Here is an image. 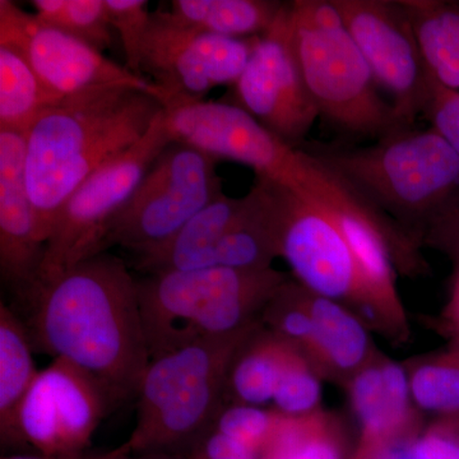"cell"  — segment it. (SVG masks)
<instances>
[{
  "label": "cell",
  "mask_w": 459,
  "mask_h": 459,
  "mask_svg": "<svg viewBox=\"0 0 459 459\" xmlns=\"http://www.w3.org/2000/svg\"><path fill=\"white\" fill-rule=\"evenodd\" d=\"M33 350L92 377L114 409L137 400L151 355L137 279L108 253L42 280L22 301Z\"/></svg>",
  "instance_id": "6da1fadb"
},
{
  "label": "cell",
  "mask_w": 459,
  "mask_h": 459,
  "mask_svg": "<svg viewBox=\"0 0 459 459\" xmlns=\"http://www.w3.org/2000/svg\"><path fill=\"white\" fill-rule=\"evenodd\" d=\"M164 108L143 91L108 87L65 99L33 122L26 132V186L45 244L66 199L140 142Z\"/></svg>",
  "instance_id": "7a4b0ae2"
},
{
  "label": "cell",
  "mask_w": 459,
  "mask_h": 459,
  "mask_svg": "<svg viewBox=\"0 0 459 459\" xmlns=\"http://www.w3.org/2000/svg\"><path fill=\"white\" fill-rule=\"evenodd\" d=\"M309 152L389 221L424 234L459 195V156L433 128L401 129L370 146Z\"/></svg>",
  "instance_id": "3957f363"
},
{
  "label": "cell",
  "mask_w": 459,
  "mask_h": 459,
  "mask_svg": "<svg viewBox=\"0 0 459 459\" xmlns=\"http://www.w3.org/2000/svg\"><path fill=\"white\" fill-rule=\"evenodd\" d=\"M286 23L319 117L352 137L382 140L402 126L332 0L286 3Z\"/></svg>",
  "instance_id": "277c9868"
},
{
  "label": "cell",
  "mask_w": 459,
  "mask_h": 459,
  "mask_svg": "<svg viewBox=\"0 0 459 459\" xmlns=\"http://www.w3.org/2000/svg\"><path fill=\"white\" fill-rule=\"evenodd\" d=\"M286 281L273 268L210 267L142 276L138 300L151 359L258 325L255 314L264 310Z\"/></svg>",
  "instance_id": "5b68a950"
},
{
  "label": "cell",
  "mask_w": 459,
  "mask_h": 459,
  "mask_svg": "<svg viewBox=\"0 0 459 459\" xmlns=\"http://www.w3.org/2000/svg\"><path fill=\"white\" fill-rule=\"evenodd\" d=\"M204 338L151 359L137 395V421L120 448L132 455L186 451L223 406L226 373L235 350L256 327Z\"/></svg>",
  "instance_id": "8992f818"
},
{
  "label": "cell",
  "mask_w": 459,
  "mask_h": 459,
  "mask_svg": "<svg viewBox=\"0 0 459 459\" xmlns=\"http://www.w3.org/2000/svg\"><path fill=\"white\" fill-rule=\"evenodd\" d=\"M216 160L172 142L108 225L104 250L122 247L132 255L161 246L222 195Z\"/></svg>",
  "instance_id": "52a82bcc"
},
{
  "label": "cell",
  "mask_w": 459,
  "mask_h": 459,
  "mask_svg": "<svg viewBox=\"0 0 459 459\" xmlns=\"http://www.w3.org/2000/svg\"><path fill=\"white\" fill-rule=\"evenodd\" d=\"M171 143L164 108L140 142L74 190L63 204L48 238L38 283L105 252L108 225L157 157Z\"/></svg>",
  "instance_id": "ba28073f"
},
{
  "label": "cell",
  "mask_w": 459,
  "mask_h": 459,
  "mask_svg": "<svg viewBox=\"0 0 459 459\" xmlns=\"http://www.w3.org/2000/svg\"><path fill=\"white\" fill-rule=\"evenodd\" d=\"M256 38L193 31L156 12L142 50L141 74L160 90L165 108L204 101L211 90L237 82Z\"/></svg>",
  "instance_id": "9c48e42d"
},
{
  "label": "cell",
  "mask_w": 459,
  "mask_h": 459,
  "mask_svg": "<svg viewBox=\"0 0 459 459\" xmlns=\"http://www.w3.org/2000/svg\"><path fill=\"white\" fill-rule=\"evenodd\" d=\"M344 26L389 96L397 119L412 128L427 104L430 74L402 0H332Z\"/></svg>",
  "instance_id": "30bf717a"
},
{
  "label": "cell",
  "mask_w": 459,
  "mask_h": 459,
  "mask_svg": "<svg viewBox=\"0 0 459 459\" xmlns=\"http://www.w3.org/2000/svg\"><path fill=\"white\" fill-rule=\"evenodd\" d=\"M0 45L21 53L56 98L126 86L162 102L161 92L147 78L133 74L86 42L41 22L11 0H0Z\"/></svg>",
  "instance_id": "8fae6325"
},
{
  "label": "cell",
  "mask_w": 459,
  "mask_h": 459,
  "mask_svg": "<svg viewBox=\"0 0 459 459\" xmlns=\"http://www.w3.org/2000/svg\"><path fill=\"white\" fill-rule=\"evenodd\" d=\"M115 410L98 383L63 359L39 371L21 406L23 448L45 457L83 455L100 422Z\"/></svg>",
  "instance_id": "7c38bea8"
},
{
  "label": "cell",
  "mask_w": 459,
  "mask_h": 459,
  "mask_svg": "<svg viewBox=\"0 0 459 459\" xmlns=\"http://www.w3.org/2000/svg\"><path fill=\"white\" fill-rule=\"evenodd\" d=\"M279 253L307 291L334 301L352 300L371 312L364 277L336 214L281 186Z\"/></svg>",
  "instance_id": "4fadbf2b"
},
{
  "label": "cell",
  "mask_w": 459,
  "mask_h": 459,
  "mask_svg": "<svg viewBox=\"0 0 459 459\" xmlns=\"http://www.w3.org/2000/svg\"><path fill=\"white\" fill-rule=\"evenodd\" d=\"M228 102V101H226ZM291 147L301 144L319 117L286 23V3L270 31L256 38L249 62L232 84V102Z\"/></svg>",
  "instance_id": "5bb4252c"
},
{
  "label": "cell",
  "mask_w": 459,
  "mask_h": 459,
  "mask_svg": "<svg viewBox=\"0 0 459 459\" xmlns=\"http://www.w3.org/2000/svg\"><path fill=\"white\" fill-rule=\"evenodd\" d=\"M26 133L0 128V276L21 301L39 281L45 241L26 186Z\"/></svg>",
  "instance_id": "9a60e30c"
},
{
  "label": "cell",
  "mask_w": 459,
  "mask_h": 459,
  "mask_svg": "<svg viewBox=\"0 0 459 459\" xmlns=\"http://www.w3.org/2000/svg\"><path fill=\"white\" fill-rule=\"evenodd\" d=\"M353 412L361 427L355 459H373L397 448L413 424L410 377L394 362L367 364L350 385Z\"/></svg>",
  "instance_id": "2e32d148"
},
{
  "label": "cell",
  "mask_w": 459,
  "mask_h": 459,
  "mask_svg": "<svg viewBox=\"0 0 459 459\" xmlns=\"http://www.w3.org/2000/svg\"><path fill=\"white\" fill-rule=\"evenodd\" d=\"M243 204L222 193L161 246L133 255V267L143 276L216 267L217 247Z\"/></svg>",
  "instance_id": "e0dca14e"
},
{
  "label": "cell",
  "mask_w": 459,
  "mask_h": 459,
  "mask_svg": "<svg viewBox=\"0 0 459 459\" xmlns=\"http://www.w3.org/2000/svg\"><path fill=\"white\" fill-rule=\"evenodd\" d=\"M294 344L256 325L230 360L223 401L264 407L273 400Z\"/></svg>",
  "instance_id": "ac0fdd59"
},
{
  "label": "cell",
  "mask_w": 459,
  "mask_h": 459,
  "mask_svg": "<svg viewBox=\"0 0 459 459\" xmlns=\"http://www.w3.org/2000/svg\"><path fill=\"white\" fill-rule=\"evenodd\" d=\"M26 323L4 301L0 303V440L23 448L18 419L27 392L38 377Z\"/></svg>",
  "instance_id": "d6986e66"
},
{
  "label": "cell",
  "mask_w": 459,
  "mask_h": 459,
  "mask_svg": "<svg viewBox=\"0 0 459 459\" xmlns=\"http://www.w3.org/2000/svg\"><path fill=\"white\" fill-rule=\"evenodd\" d=\"M307 304L314 327L307 355L331 373H358L370 351L369 336L360 320L337 301L307 290Z\"/></svg>",
  "instance_id": "ffe728a7"
},
{
  "label": "cell",
  "mask_w": 459,
  "mask_h": 459,
  "mask_svg": "<svg viewBox=\"0 0 459 459\" xmlns=\"http://www.w3.org/2000/svg\"><path fill=\"white\" fill-rule=\"evenodd\" d=\"M283 5L277 0H174L162 13L193 31L250 39L270 31Z\"/></svg>",
  "instance_id": "44dd1931"
},
{
  "label": "cell",
  "mask_w": 459,
  "mask_h": 459,
  "mask_svg": "<svg viewBox=\"0 0 459 459\" xmlns=\"http://www.w3.org/2000/svg\"><path fill=\"white\" fill-rule=\"evenodd\" d=\"M429 74L459 92V2L402 0Z\"/></svg>",
  "instance_id": "7402d4cb"
},
{
  "label": "cell",
  "mask_w": 459,
  "mask_h": 459,
  "mask_svg": "<svg viewBox=\"0 0 459 459\" xmlns=\"http://www.w3.org/2000/svg\"><path fill=\"white\" fill-rule=\"evenodd\" d=\"M60 101L21 53L0 45V128L26 133L45 110Z\"/></svg>",
  "instance_id": "603a6c76"
},
{
  "label": "cell",
  "mask_w": 459,
  "mask_h": 459,
  "mask_svg": "<svg viewBox=\"0 0 459 459\" xmlns=\"http://www.w3.org/2000/svg\"><path fill=\"white\" fill-rule=\"evenodd\" d=\"M261 459H343V440L333 420L323 413L281 418Z\"/></svg>",
  "instance_id": "cb8c5ba5"
},
{
  "label": "cell",
  "mask_w": 459,
  "mask_h": 459,
  "mask_svg": "<svg viewBox=\"0 0 459 459\" xmlns=\"http://www.w3.org/2000/svg\"><path fill=\"white\" fill-rule=\"evenodd\" d=\"M35 16L104 53L113 41L105 0H33Z\"/></svg>",
  "instance_id": "d4e9b609"
},
{
  "label": "cell",
  "mask_w": 459,
  "mask_h": 459,
  "mask_svg": "<svg viewBox=\"0 0 459 459\" xmlns=\"http://www.w3.org/2000/svg\"><path fill=\"white\" fill-rule=\"evenodd\" d=\"M410 389L420 409L459 418V344L418 365L410 376Z\"/></svg>",
  "instance_id": "484cf974"
},
{
  "label": "cell",
  "mask_w": 459,
  "mask_h": 459,
  "mask_svg": "<svg viewBox=\"0 0 459 459\" xmlns=\"http://www.w3.org/2000/svg\"><path fill=\"white\" fill-rule=\"evenodd\" d=\"M322 385L307 355L295 346L274 392V409L286 418H305L318 412Z\"/></svg>",
  "instance_id": "4316f807"
},
{
  "label": "cell",
  "mask_w": 459,
  "mask_h": 459,
  "mask_svg": "<svg viewBox=\"0 0 459 459\" xmlns=\"http://www.w3.org/2000/svg\"><path fill=\"white\" fill-rule=\"evenodd\" d=\"M281 418L276 410L228 403L217 412L211 427L262 455L273 439Z\"/></svg>",
  "instance_id": "83f0119b"
},
{
  "label": "cell",
  "mask_w": 459,
  "mask_h": 459,
  "mask_svg": "<svg viewBox=\"0 0 459 459\" xmlns=\"http://www.w3.org/2000/svg\"><path fill=\"white\" fill-rule=\"evenodd\" d=\"M105 7L110 25L122 41L126 68L143 77L141 74L142 50L152 21L148 3L146 0H105Z\"/></svg>",
  "instance_id": "f1b7e54d"
},
{
  "label": "cell",
  "mask_w": 459,
  "mask_h": 459,
  "mask_svg": "<svg viewBox=\"0 0 459 459\" xmlns=\"http://www.w3.org/2000/svg\"><path fill=\"white\" fill-rule=\"evenodd\" d=\"M422 117L430 123V128L439 133L459 156V92L446 89L430 74L428 100Z\"/></svg>",
  "instance_id": "f546056e"
},
{
  "label": "cell",
  "mask_w": 459,
  "mask_h": 459,
  "mask_svg": "<svg viewBox=\"0 0 459 459\" xmlns=\"http://www.w3.org/2000/svg\"><path fill=\"white\" fill-rule=\"evenodd\" d=\"M412 459H459V418H444L407 446Z\"/></svg>",
  "instance_id": "4dcf8cb0"
},
{
  "label": "cell",
  "mask_w": 459,
  "mask_h": 459,
  "mask_svg": "<svg viewBox=\"0 0 459 459\" xmlns=\"http://www.w3.org/2000/svg\"><path fill=\"white\" fill-rule=\"evenodd\" d=\"M179 459H261L262 455L211 427Z\"/></svg>",
  "instance_id": "1f68e13d"
},
{
  "label": "cell",
  "mask_w": 459,
  "mask_h": 459,
  "mask_svg": "<svg viewBox=\"0 0 459 459\" xmlns=\"http://www.w3.org/2000/svg\"><path fill=\"white\" fill-rule=\"evenodd\" d=\"M425 235L433 246L448 253L459 264V195L431 223Z\"/></svg>",
  "instance_id": "d6a6232c"
},
{
  "label": "cell",
  "mask_w": 459,
  "mask_h": 459,
  "mask_svg": "<svg viewBox=\"0 0 459 459\" xmlns=\"http://www.w3.org/2000/svg\"><path fill=\"white\" fill-rule=\"evenodd\" d=\"M446 323L448 331L455 337V344H459V264L453 277L451 298L446 309Z\"/></svg>",
  "instance_id": "836d02e7"
},
{
  "label": "cell",
  "mask_w": 459,
  "mask_h": 459,
  "mask_svg": "<svg viewBox=\"0 0 459 459\" xmlns=\"http://www.w3.org/2000/svg\"><path fill=\"white\" fill-rule=\"evenodd\" d=\"M84 459H179L177 455H132L123 451L122 448L107 453V455H98V457H84Z\"/></svg>",
  "instance_id": "e575fe53"
},
{
  "label": "cell",
  "mask_w": 459,
  "mask_h": 459,
  "mask_svg": "<svg viewBox=\"0 0 459 459\" xmlns=\"http://www.w3.org/2000/svg\"><path fill=\"white\" fill-rule=\"evenodd\" d=\"M374 459H412L407 452V446L404 449H392V451L383 453V455H377V457Z\"/></svg>",
  "instance_id": "d590c367"
},
{
  "label": "cell",
  "mask_w": 459,
  "mask_h": 459,
  "mask_svg": "<svg viewBox=\"0 0 459 459\" xmlns=\"http://www.w3.org/2000/svg\"><path fill=\"white\" fill-rule=\"evenodd\" d=\"M2 459H84V455H78V457L54 458L45 457V455H9V457H3Z\"/></svg>",
  "instance_id": "8d00e7d4"
}]
</instances>
